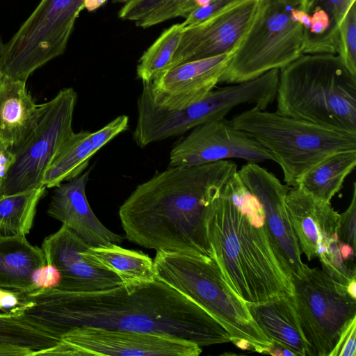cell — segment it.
I'll return each instance as SVG.
<instances>
[{
  "label": "cell",
  "instance_id": "1",
  "mask_svg": "<svg viewBox=\"0 0 356 356\" xmlns=\"http://www.w3.org/2000/svg\"><path fill=\"white\" fill-rule=\"evenodd\" d=\"M16 308L58 339L72 329L88 326L168 335L200 347L231 341L209 313L157 277L98 291L37 289L21 292Z\"/></svg>",
  "mask_w": 356,
  "mask_h": 356
},
{
  "label": "cell",
  "instance_id": "2",
  "mask_svg": "<svg viewBox=\"0 0 356 356\" xmlns=\"http://www.w3.org/2000/svg\"><path fill=\"white\" fill-rule=\"evenodd\" d=\"M237 171L229 159L156 172L120 207L125 238L156 252L213 258L208 219L215 200Z\"/></svg>",
  "mask_w": 356,
  "mask_h": 356
},
{
  "label": "cell",
  "instance_id": "3",
  "mask_svg": "<svg viewBox=\"0 0 356 356\" xmlns=\"http://www.w3.org/2000/svg\"><path fill=\"white\" fill-rule=\"evenodd\" d=\"M225 184L213 204L207 228L213 258L226 283L248 302L293 296L291 277L265 225L257 227L252 224L236 207Z\"/></svg>",
  "mask_w": 356,
  "mask_h": 356
},
{
  "label": "cell",
  "instance_id": "4",
  "mask_svg": "<svg viewBox=\"0 0 356 356\" xmlns=\"http://www.w3.org/2000/svg\"><path fill=\"white\" fill-rule=\"evenodd\" d=\"M277 112L356 134V76L338 54H305L280 70Z\"/></svg>",
  "mask_w": 356,
  "mask_h": 356
},
{
  "label": "cell",
  "instance_id": "5",
  "mask_svg": "<svg viewBox=\"0 0 356 356\" xmlns=\"http://www.w3.org/2000/svg\"><path fill=\"white\" fill-rule=\"evenodd\" d=\"M153 261L156 277L209 313L227 331L231 342L243 350L266 353L273 342L226 283L213 258L159 251Z\"/></svg>",
  "mask_w": 356,
  "mask_h": 356
},
{
  "label": "cell",
  "instance_id": "6",
  "mask_svg": "<svg viewBox=\"0 0 356 356\" xmlns=\"http://www.w3.org/2000/svg\"><path fill=\"white\" fill-rule=\"evenodd\" d=\"M273 156L284 181L297 187L301 176L329 155L356 151V134L331 129L308 121L252 107L231 120Z\"/></svg>",
  "mask_w": 356,
  "mask_h": 356
},
{
  "label": "cell",
  "instance_id": "7",
  "mask_svg": "<svg viewBox=\"0 0 356 356\" xmlns=\"http://www.w3.org/2000/svg\"><path fill=\"white\" fill-rule=\"evenodd\" d=\"M307 0H265L234 52L220 83H239L280 70L304 54Z\"/></svg>",
  "mask_w": 356,
  "mask_h": 356
},
{
  "label": "cell",
  "instance_id": "8",
  "mask_svg": "<svg viewBox=\"0 0 356 356\" xmlns=\"http://www.w3.org/2000/svg\"><path fill=\"white\" fill-rule=\"evenodd\" d=\"M77 94L60 90L50 101L38 104L29 130L12 148L14 161L0 179V198L43 186L44 173L74 133L72 119Z\"/></svg>",
  "mask_w": 356,
  "mask_h": 356
},
{
  "label": "cell",
  "instance_id": "9",
  "mask_svg": "<svg viewBox=\"0 0 356 356\" xmlns=\"http://www.w3.org/2000/svg\"><path fill=\"white\" fill-rule=\"evenodd\" d=\"M84 0H41L0 48V73L26 82L67 47Z\"/></svg>",
  "mask_w": 356,
  "mask_h": 356
},
{
  "label": "cell",
  "instance_id": "10",
  "mask_svg": "<svg viewBox=\"0 0 356 356\" xmlns=\"http://www.w3.org/2000/svg\"><path fill=\"white\" fill-rule=\"evenodd\" d=\"M291 281L309 356H329L346 326L356 316V300L346 286L317 267L305 264L303 274Z\"/></svg>",
  "mask_w": 356,
  "mask_h": 356
},
{
  "label": "cell",
  "instance_id": "11",
  "mask_svg": "<svg viewBox=\"0 0 356 356\" xmlns=\"http://www.w3.org/2000/svg\"><path fill=\"white\" fill-rule=\"evenodd\" d=\"M252 94L244 83L213 89L202 100L179 109L158 105L151 83L143 84L137 100L138 118L133 133L140 147L183 134L204 123L225 118L234 108L252 102Z\"/></svg>",
  "mask_w": 356,
  "mask_h": 356
},
{
  "label": "cell",
  "instance_id": "12",
  "mask_svg": "<svg viewBox=\"0 0 356 356\" xmlns=\"http://www.w3.org/2000/svg\"><path fill=\"white\" fill-rule=\"evenodd\" d=\"M194 342L152 332L78 327L63 334L58 343L38 355L198 356Z\"/></svg>",
  "mask_w": 356,
  "mask_h": 356
},
{
  "label": "cell",
  "instance_id": "13",
  "mask_svg": "<svg viewBox=\"0 0 356 356\" xmlns=\"http://www.w3.org/2000/svg\"><path fill=\"white\" fill-rule=\"evenodd\" d=\"M229 159L248 163L274 161L270 153L226 118L200 124L170 154L169 167L201 165Z\"/></svg>",
  "mask_w": 356,
  "mask_h": 356
},
{
  "label": "cell",
  "instance_id": "14",
  "mask_svg": "<svg viewBox=\"0 0 356 356\" xmlns=\"http://www.w3.org/2000/svg\"><path fill=\"white\" fill-rule=\"evenodd\" d=\"M265 0H242L207 19L184 29L170 68L236 49Z\"/></svg>",
  "mask_w": 356,
  "mask_h": 356
},
{
  "label": "cell",
  "instance_id": "15",
  "mask_svg": "<svg viewBox=\"0 0 356 356\" xmlns=\"http://www.w3.org/2000/svg\"><path fill=\"white\" fill-rule=\"evenodd\" d=\"M238 173L260 202L268 235L291 279L301 276L305 264L301 260V252L285 204L291 187L257 163H248L238 170Z\"/></svg>",
  "mask_w": 356,
  "mask_h": 356
},
{
  "label": "cell",
  "instance_id": "16",
  "mask_svg": "<svg viewBox=\"0 0 356 356\" xmlns=\"http://www.w3.org/2000/svg\"><path fill=\"white\" fill-rule=\"evenodd\" d=\"M89 246L65 225L47 236L41 249L46 264L60 273L56 287L69 291H90L113 288L122 284L113 272L102 266L88 252Z\"/></svg>",
  "mask_w": 356,
  "mask_h": 356
},
{
  "label": "cell",
  "instance_id": "17",
  "mask_svg": "<svg viewBox=\"0 0 356 356\" xmlns=\"http://www.w3.org/2000/svg\"><path fill=\"white\" fill-rule=\"evenodd\" d=\"M236 49L178 65L151 83L154 101L169 109L184 108L204 98L220 83Z\"/></svg>",
  "mask_w": 356,
  "mask_h": 356
},
{
  "label": "cell",
  "instance_id": "18",
  "mask_svg": "<svg viewBox=\"0 0 356 356\" xmlns=\"http://www.w3.org/2000/svg\"><path fill=\"white\" fill-rule=\"evenodd\" d=\"M90 172L88 170L55 187L47 213L72 229L90 247L121 243L123 236L105 227L90 207L86 194Z\"/></svg>",
  "mask_w": 356,
  "mask_h": 356
},
{
  "label": "cell",
  "instance_id": "19",
  "mask_svg": "<svg viewBox=\"0 0 356 356\" xmlns=\"http://www.w3.org/2000/svg\"><path fill=\"white\" fill-rule=\"evenodd\" d=\"M285 204L300 252L309 261L325 252L337 234L339 219L330 202L319 200L299 187H291Z\"/></svg>",
  "mask_w": 356,
  "mask_h": 356
},
{
  "label": "cell",
  "instance_id": "20",
  "mask_svg": "<svg viewBox=\"0 0 356 356\" xmlns=\"http://www.w3.org/2000/svg\"><path fill=\"white\" fill-rule=\"evenodd\" d=\"M245 304L255 323L272 342L291 350L295 356H309L308 343L300 327L293 296H280Z\"/></svg>",
  "mask_w": 356,
  "mask_h": 356
},
{
  "label": "cell",
  "instance_id": "21",
  "mask_svg": "<svg viewBox=\"0 0 356 356\" xmlns=\"http://www.w3.org/2000/svg\"><path fill=\"white\" fill-rule=\"evenodd\" d=\"M46 259L41 248L24 235L0 234V288L18 292L35 290L32 277Z\"/></svg>",
  "mask_w": 356,
  "mask_h": 356
},
{
  "label": "cell",
  "instance_id": "22",
  "mask_svg": "<svg viewBox=\"0 0 356 356\" xmlns=\"http://www.w3.org/2000/svg\"><path fill=\"white\" fill-rule=\"evenodd\" d=\"M26 82L0 73V139L12 148L24 138L38 110Z\"/></svg>",
  "mask_w": 356,
  "mask_h": 356
},
{
  "label": "cell",
  "instance_id": "23",
  "mask_svg": "<svg viewBox=\"0 0 356 356\" xmlns=\"http://www.w3.org/2000/svg\"><path fill=\"white\" fill-rule=\"evenodd\" d=\"M355 165L356 151L332 154L305 172L297 187L319 200L330 202Z\"/></svg>",
  "mask_w": 356,
  "mask_h": 356
},
{
  "label": "cell",
  "instance_id": "24",
  "mask_svg": "<svg viewBox=\"0 0 356 356\" xmlns=\"http://www.w3.org/2000/svg\"><path fill=\"white\" fill-rule=\"evenodd\" d=\"M88 252L102 266L115 273L122 284L138 285L156 278L153 259L142 251L112 243L90 247Z\"/></svg>",
  "mask_w": 356,
  "mask_h": 356
},
{
  "label": "cell",
  "instance_id": "25",
  "mask_svg": "<svg viewBox=\"0 0 356 356\" xmlns=\"http://www.w3.org/2000/svg\"><path fill=\"white\" fill-rule=\"evenodd\" d=\"M90 135V131H81L68 138L44 173L42 184L46 188H55L81 175L95 155Z\"/></svg>",
  "mask_w": 356,
  "mask_h": 356
},
{
  "label": "cell",
  "instance_id": "26",
  "mask_svg": "<svg viewBox=\"0 0 356 356\" xmlns=\"http://www.w3.org/2000/svg\"><path fill=\"white\" fill-rule=\"evenodd\" d=\"M59 339L30 322L17 308L0 313V346H13L35 353L56 346Z\"/></svg>",
  "mask_w": 356,
  "mask_h": 356
},
{
  "label": "cell",
  "instance_id": "27",
  "mask_svg": "<svg viewBox=\"0 0 356 356\" xmlns=\"http://www.w3.org/2000/svg\"><path fill=\"white\" fill-rule=\"evenodd\" d=\"M44 186L0 198V234L24 235L32 228Z\"/></svg>",
  "mask_w": 356,
  "mask_h": 356
},
{
  "label": "cell",
  "instance_id": "28",
  "mask_svg": "<svg viewBox=\"0 0 356 356\" xmlns=\"http://www.w3.org/2000/svg\"><path fill=\"white\" fill-rule=\"evenodd\" d=\"M183 31L181 23L173 24L143 53L136 68L137 76L143 84L152 83L170 69Z\"/></svg>",
  "mask_w": 356,
  "mask_h": 356
},
{
  "label": "cell",
  "instance_id": "29",
  "mask_svg": "<svg viewBox=\"0 0 356 356\" xmlns=\"http://www.w3.org/2000/svg\"><path fill=\"white\" fill-rule=\"evenodd\" d=\"M337 54L348 71L356 76V6L353 3L339 26Z\"/></svg>",
  "mask_w": 356,
  "mask_h": 356
},
{
  "label": "cell",
  "instance_id": "30",
  "mask_svg": "<svg viewBox=\"0 0 356 356\" xmlns=\"http://www.w3.org/2000/svg\"><path fill=\"white\" fill-rule=\"evenodd\" d=\"M338 242L337 234L331 240L327 250L318 258L323 271L334 281L346 286L353 278L356 277L355 268L351 267L344 261L339 252Z\"/></svg>",
  "mask_w": 356,
  "mask_h": 356
},
{
  "label": "cell",
  "instance_id": "31",
  "mask_svg": "<svg viewBox=\"0 0 356 356\" xmlns=\"http://www.w3.org/2000/svg\"><path fill=\"white\" fill-rule=\"evenodd\" d=\"M356 184H353L352 199L348 207L339 214L337 234L339 241L355 250Z\"/></svg>",
  "mask_w": 356,
  "mask_h": 356
},
{
  "label": "cell",
  "instance_id": "32",
  "mask_svg": "<svg viewBox=\"0 0 356 356\" xmlns=\"http://www.w3.org/2000/svg\"><path fill=\"white\" fill-rule=\"evenodd\" d=\"M129 118L122 115L118 116L102 129L91 132L90 140L95 154L106 144L128 128Z\"/></svg>",
  "mask_w": 356,
  "mask_h": 356
},
{
  "label": "cell",
  "instance_id": "33",
  "mask_svg": "<svg viewBox=\"0 0 356 356\" xmlns=\"http://www.w3.org/2000/svg\"><path fill=\"white\" fill-rule=\"evenodd\" d=\"M242 0H212L192 11L181 23L184 29L194 26Z\"/></svg>",
  "mask_w": 356,
  "mask_h": 356
},
{
  "label": "cell",
  "instance_id": "34",
  "mask_svg": "<svg viewBox=\"0 0 356 356\" xmlns=\"http://www.w3.org/2000/svg\"><path fill=\"white\" fill-rule=\"evenodd\" d=\"M356 0H309V3L324 12L339 28L351 6Z\"/></svg>",
  "mask_w": 356,
  "mask_h": 356
},
{
  "label": "cell",
  "instance_id": "35",
  "mask_svg": "<svg viewBox=\"0 0 356 356\" xmlns=\"http://www.w3.org/2000/svg\"><path fill=\"white\" fill-rule=\"evenodd\" d=\"M356 316L344 328L329 356H355Z\"/></svg>",
  "mask_w": 356,
  "mask_h": 356
},
{
  "label": "cell",
  "instance_id": "36",
  "mask_svg": "<svg viewBox=\"0 0 356 356\" xmlns=\"http://www.w3.org/2000/svg\"><path fill=\"white\" fill-rule=\"evenodd\" d=\"M60 280V273L54 265L45 264L33 273L32 282L35 289L56 288Z\"/></svg>",
  "mask_w": 356,
  "mask_h": 356
},
{
  "label": "cell",
  "instance_id": "37",
  "mask_svg": "<svg viewBox=\"0 0 356 356\" xmlns=\"http://www.w3.org/2000/svg\"><path fill=\"white\" fill-rule=\"evenodd\" d=\"M19 303V292L0 288V310L9 311L17 307Z\"/></svg>",
  "mask_w": 356,
  "mask_h": 356
},
{
  "label": "cell",
  "instance_id": "38",
  "mask_svg": "<svg viewBox=\"0 0 356 356\" xmlns=\"http://www.w3.org/2000/svg\"><path fill=\"white\" fill-rule=\"evenodd\" d=\"M14 158L12 147L0 139V179L13 163Z\"/></svg>",
  "mask_w": 356,
  "mask_h": 356
},
{
  "label": "cell",
  "instance_id": "39",
  "mask_svg": "<svg viewBox=\"0 0 356 356\" xmlns=\"http://www.w3.org/2000/svg\"><path fill=\"white\" fill-rule=\"evenodd\" d=\"M338 247L344 261L353 262L355 258V249H353L351 245L340 241L338 242Z\"/></svg>",
  "mask_w": 356,
  "mask_h": 356
},
{
  "label": "cell",
  "instance_id": "40",
  "mask_svg": "<svg viewBox=\"0 0 356 356\" xmlns=\"http://www.w3.org/2000/svg\"><path fill=\"white\" fill-rule=\"evenodd\" d=\"M108 0H84L83 9L94 11L103 6Z\"/></svg>",
  "mask_w": 356,
  "mask_h": 356
},
{
  "label": "cell",
  "instance_id": "41",
  "mask_svg": "<svg viewBox=\"0 0 356 356\" xmlns=\"http://www.w3.org/2000/svg\"><path fill=\"white\" fill-rule=\"evenodd\" d=\"M356 277L353 278L348 285L346 286V290L348 293L353 299L356 300Z\"/></svg>",
  "mask_w": 356,
  "mask_h": 356
},
{
  "label": "cell",
  "instance_id": "42",
  "mask_svg": "<svg viewBox=\"0 0 356 356\" xmlns=\"http://www.w3.org/2000/svg\"><path fill=\"white\" fill-rule=\"evenodd\" d=\"M131 0H113V2L115 3H125Z\"/></svg>",
  "mask_w": 356,
  "mask_h": 356
},
{
  "label": "cell",
  "instance_id": "43",
  "mask_svg": "<svg viewBox=\"0 0 356 356\" xmlns=\"http://www.w3.org/2000/svg\"><path fill=\"white\" fill-rule=\"evenodd\" d=\"M2 44H3V43H2L1 40V38H0V48H1V45H2Z\"/></svg>",
  "mask_w": 356,
  "mask_h": 356
}]
</instances>
